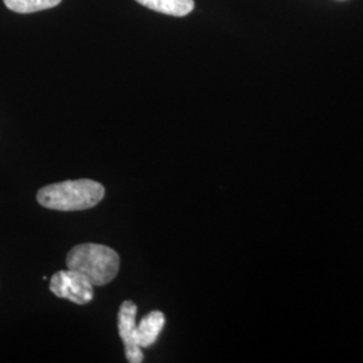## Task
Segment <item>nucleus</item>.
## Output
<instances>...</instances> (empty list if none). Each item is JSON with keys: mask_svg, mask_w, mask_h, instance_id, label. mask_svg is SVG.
<instances>
[{"mask_svg": "<svg viewBox=\"0 0 363 363\" xmlns=\"http://www.w3.org/2000/svg\"><path fill=\"white\" fill-rule=\"evenodd\" d=\"M91 281L81 273L67 269L52 274L50 291L57 298H67L72 303L84 306L93 300L94 291Z\"/></svg>", "mask_w": 363, "mask_h": 363, "instance_id": "obj_3", "label": "nucleus"}, {"mask_svg": "<svg viewBox=\"0 0 363 363\" xmlns=\"http://www.w3.org/2000/svg\"><path fill=\"white\" fill-rule=\"evenodd\" d=\"M166 323L164 313L160 311L150 312L138 325V342L140 347H150L155 343Z\"/></svg>", "mask_w": 363, "mask_h": 363, "instance_id": "obj_5", "label": "nucleus"}, {"mask_svg": "<svg viewBox=\"0 0 363 363\" xmlns=\"http://www.w3.org/2000/svg\"><path fill=\"white\" fill-rule=\"evenodd\" d=\"M105 195L104 186L91 179L52 183L42 187L37 194L43 208L58 211H79L94 208Z\"/></svg>", "mask_w": 363, "mask_h": 363, "instance_id": "obj_1", "label": "nucleus"}, {"mask_svg": "<svg viewBox=\"0 0 363 363\" xmlns=\"http://www.w3.org/2000/svg\"><path fill=\"white\" fill-rule=\"evenodd\" d=\"M138 307L133 301L125 300L118 310V334L124 343L125 357L130 363L143 362V351L138 342V325H136Z\"/></svg>", "mask_w": 363, "mask_h": 363, "instance_id": "obj_4", "label": "nucleus"}, {"mask_svg": "<svg viewBox=\"0 0 363 363\" xmlns=\"http://www.w3.org/2000/svg\"><path fill=\"white\" fill-rule=\"evenodd\" d=\"M6 7L18 13H38L42 10L52 9L62 0H3Z\"/></svg>", "mask_w": 363, "mask_h": 363, "instance_id": "obj_7", "label": "nucleus"}, {"mask_svg": "<svg viewBox=\"0 0 363 363\" xmlns=\"http://www.w3.org/2000/svg\"><path fill=\"white\" fill-rule=\"evenodd\" d=\"M67 269L84 274L93 286L111 283L118 273L120 257L116 250L100 244H81L66 257Z\"/></svg>", "mask_w": 363, "mask_h": 363, "instance_id": "obj_2", "label": "nucleus"}, {"mask_svg": "<svg viewBox=\"0 0 363 363\" xmlns=\"http://www.w3.org/2000/svg\"><path fill=\"white\" fill-rule=\"evenodd\" d=\"M144 7L171 16H186L194 10V0H136Z\"/></svg>", "mask_w": 363, "mask_h": 363, "instance_id": "obj_6", "label": "nucleus"}]
</instances>
